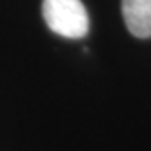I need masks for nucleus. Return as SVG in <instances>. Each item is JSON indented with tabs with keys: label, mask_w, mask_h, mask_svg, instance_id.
Returning a JSON list of instances; mask_svg holds the SVG:
<instances>
[{
	"label": "nucleus",
	"mask_w": 151,
	"mask_h": 151,
	"mask_svg": "<svg viewBox=\"0 0 151 151\" xmlns=\"http://www.w3.org/2000/svg\"><path fill=\"white\" fill-rule=\"evenodd\" d=\"M42 15L47 27L60 37L82 38L89 31V17L80 0H44Z\"/></svg>",
	"instance_id": "nucleus-1"
},
{
	"label": "nucleus",
	"mask_w": 151,
	"mask_h": 151,
	"mask_svg": "<svg viewBox=\"0 0 151 151\" xmlns=\"http://www.w3.org/2000/svg\"><path fill=\"white\" fill-rule=\"evenodd\" d=\"M122 15L131 35L151 37V0H122Z\"/></svg>",
	"instance_id": "nucleus-2"
}]
</instances>
